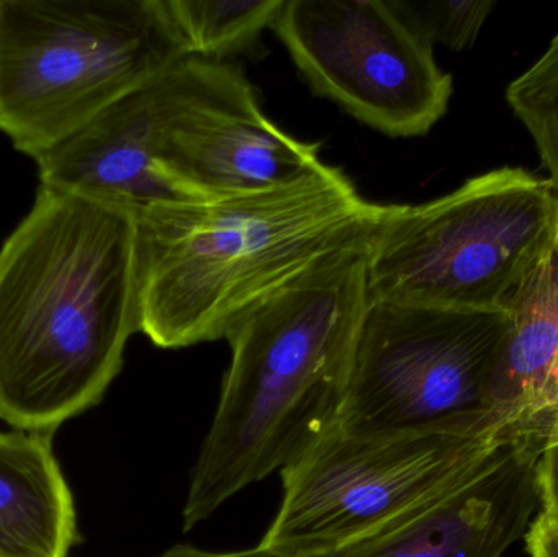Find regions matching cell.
Masks as SVG:
<instances>
[{
	"label": "cell",
	"mask_w": 558,
	"mask_h": 557,
	"mask_svg": "<svg viewBox=\"0 0 558 557\" xmlns=\"http://www.w3.org/2000/svg\"><path fill=\"white\" fill-rule=\"evenodd\" d=\"M157 557H281L270 549L264 548L258 545L257 548L245 549V552L232 553H211L203 552V549L193 548L189 545H177L170 548L169 552L162 553Z\"/></svg>",
	"instance_id": "19"
},
{
	"label": "cell",
	"mask_w": 558,
	"mask_h": 557,
	"mask_svg": "<svg viewBox=\"0 0 558 557\" xmlns=\"http://www.w3.org/2000/svg\"><path fill=\"white\" fill-rule=\"evenodd\" d=\"M136 332V216L39 185L0 249V421L49 435L94 408Z\"/></svg>",
	"instance_id": "1"
},
{
	"label": "cell",
	"mask_w": 558,
	"mask_h": 557,
	"mask_svg": "<svg viewBox=\"0 0 558 557\" xmlns=\"http://www.w3.org/2000/svg\"><path fill=\"white\" fill-rule=\"evenodd\" d=\"M384 205L324 164L268 192L167 203L136 216L140 332L160 349L226 339L317 262L367 244Z\"/></svg>",
	"instance_id": "2"
},
{
	"label": "cell",
	"mask_w": 558,
	"mask_h": 557,
	"mask_svg": "<svg viewBox=\"0 0 558 557\" xmlns=\"http://www.w3.org/2000/svg\"><path fill=\"white\" fill-rule=\"evenodd\" d=\"M524 542L530 557H558V513L541 509Z\"/></svg>",
	"instance_id": "17"
},
{
	"label": "cell",
	"mask_w": 558,
	"mask_h": 557,
	"mask_svg": "<svg viewBox=\"0 0 558 557\" xmlns=\"http://www.w3.org/2000/svg\"><path fill=\"white\" fill-rule=\"evenodd\" d=\"M369 301L363 244L317 262L232 327L231 366L183 506L185 532L284 470L337 422Z\"/></svg>",
	"instance_id": "3"
},
{
	"label": "cell",
	"mask_w": 558,
	"mask_h": 557,
	"mask_svg": "<svg viewBox=\"0 0 558 557\" xmlns=\"http://www.w3.org/2000/svg\"><path fill=\"white\" fill-rule=\"evenodd\" d=\"M74 499L48 435L0 432V557H69Z\"/></svg>",
	"instance_id": "13"
},
{
	"label": "cell",
	"mask_w": 558,
	"mask_h": 557,
	"mask_svg": "<svg viewBox=\"0 0 558 557\" xmlns=\"http://www.w3.org/2000/svg\"><path fill=\"white\" fill-rule=\"evenodd\" d=\"M284 0H162L163 10L185 56L228 61L255 51L271 28Z\"/></svg>",
	"instance_id": "14"
},
{
	"label": "cell",
	"mask_w": 558,
	"mask_h": 557,
	"mask_svg": "<svg viewBox=\"0 0 558 557\" xmlns=\"http://www.w3.org/2000/svg\"><path fill=\"white\" fill-rule=\"evenodd\" d=\"M558 402V242L514 294L487 396L504 434L543 432Z\"/></svg>",
	"instance_id": "12"
},
{
	"label": "cell",
	"mask_w": 558,
	"mask_h": 557,
	"mask_svg": "<svg viewBox=\"0 0 558 557\" xmlns=\"http://www.w3.org/2000/svg\"><path fill=\"white\" fill-rule=\"evenodd\" d=\"M543 432H526L451 489L325 557H504L541 510Z\"/></svg>",
	"instance_id": "10"
},
{
	"label": "cell",
	"mask_w": 558,
	"mask_h": 557,
	"mask_svg": "<svg viewBox=\"0 0 558 557\" xmlns=\"http://www.w3.org/2000/svg\"><path fill=\"white\" fill-rule=\"evenodd\" d=\"M157 157L199 199L291 185L320 169V144L284 133L262 110L245 72L185 56L160 78Z\"/></svg>",
	"instance_id": "9"
},
{
	"label": "cell",
	"mask_w": 558,
	"mask_h": 557,
	"mask_svg": "<svg viewBox=\"0 0 558 557\" xmlns=\"http://www.w3.org/2000/svg\"><path fill=\"white\" fill-rule=\"evenodd\" d=\"M520 435L481 421L356 437L335 422L281 470V506L260 545L281 557L331 555L451 489Z\"/></svg>",
	"instance_id": "6"
},
{
	"label": "cell",
	"mask_w": 558,
	"mask_h": 557,
	"mask_svg": "<svg viewBox=\"0 0 558 557\" xmlns=\"http://www.w3.org/2000/svg\"><path fill=\"white\" fill-rule=\"evenodd\" d=\"M183 58L162 0H0V131L36 159Z\"/></svg>",
	"instance_id": "5"
},
{
	"label": "cell",
	"mask_w": 558,
	"mask_h": 557,
	"mask_svg": "<svg viewBox=\"0 0 558 557\" xmlns=\"http://www.w3.org/2000/svg\"><path fill=\"white\" fill-rule=\"evenodd\" d=\"M507 330L508 313L371 300L354 343L338 428L357 437L490 421L488 388Z\"/></svg>",
	"instance_id": "7"
},
{
	"label": "cell",
	"mask_w": 558,
	"mask_h": 557,
	"mask_svg": "<svg viewBox=\"0 0 558 557\" xmlns=\"http://www.w3.org/2000/svg\"><path fill=\"white\" fill-rule=\"evenodd\" d=\"M162 75L36 157L39 183L134 216L167 203L199 202L163 172L157 157Z\"/></svg>",
	"instance_id": "11"
},
{
	"label": "cell",
	"mask_w": 558,
	"mask_h": 557,
	"mask_svg": "<svg viewBox=\"0 0 558 557\" xmlns=\"http://www.w3.org/2000/svg\"><path fill=\"white\" fill-rule=\"evenodd\" d=\"M541 509L558 513V441L547 444L539 468Z\"/></svg>",
	"instance_id": "18"
},
{
	"label": "cell",
	"mask_w": 558,
	"mask_h": 557,
	"mask_svg": "<svg viewBox=\"0 0 558 557\" xmlns=\"http://www.w3.org/2000/svg\"><path fill=\"white\" fill-rule=\"evenodd\" d=\"M543 434L546 435L547 444H556L558 441V402L553 414L544 422Z\"/></svg>",
	"instance_id": "20"
},
{
	"label": "cell",
	"mask_w": 558,
	"mask_h": 557,
	"mask_svg": "<svg viewBox=\"0 0 558 557\" xmlns=\"http://www.w3.org/2000/svg\"><path fill=\"white\" fill-rule=\"evenodd\" d=\"M505 97L558 192V33L541 58L510 82Z\"/></svg>",
	"instance_id": "15"
},
{
	"label": "cell",
	"mask_w": 558,
	"mask_h": 557,
	"mask_svg": "<svg viewBox=\"0 0 558 557\" xmlns=\"http://www.w3.org/2000/svg\"><path fill=\"white\" fill-rule=\"evenodd\" d=\"M397 2L433 46L439 43L454 52H462L474 46L485 22L497 7L495 0H436V2L423 3L397 0Z\"/></svg>",
	"instance_id": "16"
},
{
	"label": "cell",
	"mask_w": 558,
	"mask_h": 557,
	"mask_svg": "<svg viewBox=\"0 0 558 557\" xmlns=\"http://www.w3.org/2000/svg\"><path fill=\"white\" fill-rule=\"evenodd\" d=\"M558 242V192L505 166L422 205H384L367 242L371 300L508 313Z\"/></svg>",
	"instance_id": "4"
},
{
	"label": "cell",
	"mask_w": 558,
	"mask_h": 557,
	"mask_svg": "<svg viewBox=\"0 0 558 557\" xmlns=\"http://www.w3.org/2000/svg\"><path fill=\"white\" fill-rule=\"evenodd\" d=\"M308 87L390 137L429 133L452 75L397 0H284L271 28Z\"/></svg>",
	"instance_id": "8"
}]
</instances>
